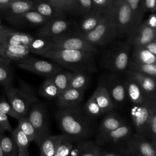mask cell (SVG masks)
I'll use <instances>...</instances> for the list:
<instances>
[{
    "instance_id": "obj_1",
    "label": "cell",
    "mask_w": 156,
    "mask_h": 156,
    "mask_svg": "<svg viewBox=\"0 0 156 156\" xmlns=\"http://www.w3.org/2000/svg\"><path fill=\"white\" fill-rule=\"evenodd\" d=\"M55 116L60 130L72 140H83L96 131L93 119L87 116L79 105L58 109Z\"/></svg>"
},
{
    "instance_id": "obj_2",
    "label": "cell",
    "mask_w": 156,
    "mask_h": 156,
    "mask_svg": "<svg viewBox=\"0 0 156 156\" xmlns=\"http://www.w3.org/2000/svg\"><path fill=\"white\" fill-rule=\"evenodd\" d=\"M94 55V53L85 51L51 48L41 56L48 58L73 71L90 73L96 71Z\"/></svg>"
},
{
    "instance_id": "obj_3",
    "label": "cell",
    "mask_w": 156,
    "mask_h": 156,
    "mask_svg": "<svg viewBox=\"0 0 156 156\" xmlns=\"http://www.w3.org/2000/svg\"><path fill=\"white\" fill-rule=\"evenodd\" d=\"M19 83L18 88L9 85L3 87V89L15 111L20 117H23L27 115L30 105L38 98L28 84L21 80H19Z\"/></svg>"
},
{
    "instance_id": "obj_4",
    "label": "cell",
    "mask_w": 156,
    "mask_h": 156,
    "mask_svg": "<svg viewBox=\"0 0 156 156\" xmlns=\"http://www.w3.org/2000/svg\"><path fill=\"white\" fill-rule=\"evenodd\" d=\"M88 43L96 46H105L118 36L113 16L107 9L101 22L90 32L81 35Z\"/></svg>"
},
{
    "instance_id": "obj_5",
    "label": "cell",
    "mask_w": 156,
    "mask_h": 156,
    "mask_svg": "<svg viewBox=\"0 0 156 156\" xmlns=\"http://www.w3.org/2000/svg\"><path fill=\"white\" fill-rule=\"evenodd\" d=\"M27 116L35 130L34 141L40 146L41 143L51 135L47 110L44 105L37 99L30 105Z\"/></svg>"
},
{
    "instance_id": "obj_6",
    "label": "cell",
    "mask_w": 156,
    "mask_h": 156,
    "mask_svg": "<svg viewBox=\"0 0 156 156\" xmlns=\"http://www.w3.org/2000/svg\"><path fill=\"white\" fill-rule=\"evenodd\" d=\"M130 44L117 43L107 51L102 57V64L107 69L115 73H125L130 59Z\"/></svg>"
},
{
    "instance_id": "obj_7",
    "label": "cell",
    "mask_w": 156,
    "mask_h": 156,
    "mask_svg": "<svg viewBox=\"0 0 156 156\" xmlns=\"http://www.w3.org/2000/svg\"><path fill=\"white\" fill-rule=\"evenodd\" d=\"M108 10L113 16L118 35H127L132 25V14L129 4L124 0H115Z\"/></svg>"
},
{
    "instance_id": "obj_8",
    "label": "cell",
    "mask_w": 156,
    "mask_h": 156,
    "mask_svg": "<svg viewBox=\"0 0 156 156\" xmlns=\"http://www.w3.org/2000/svg\"><path fill=\"white\" fill-rule=\"evenodd\" d=\"M17 66L24 70L45 77H50L62 69L54 63L32 57L29 55L18 61Z\"/></svg>"
},
{
    "instance_id": "obj_9",
    "label": "cell",
    "mask_w": 156,
    "mask_h": 156,
    "mask_svg": "<svg viewBox=\"0 0 156 156\" xmlns=\"http://www.w3.org/2000/svg\"><path fill=\"white\" fill-rule=\"evenodd\" d=\"M121 152L129 156H156V147L144 135L137 133L127 138L126 147Z\"/></svg>"
},
{
    "instance_id": "obj_10",
    "label": "cell",
    "mask_w": 156,
    "mask_h": 156,
    "mask_svg": "<svg viewBox=\"0 0 156 156\" xmlns=\"http://www.w3.org/2000/svg\"><path fill=\"white\" fill-rule=\"evenodd\" d=\"M155 109V98H149L142 104L135 105L132 109L131 116L137 133L145 135L147 122Z\"/></svg>"
},
{
    "instance_id": "obj_11",
    "label": "cell",
    "mask_w": 156,
    "mask_h": 156,
    "mask_svg": "<svg viewBox=\"0 0 156 156\" xmlns=\"http://www.w3.org/2000/svg\"><path fill=\"white\" fill-rule=\"evenodd\" d=\"M52 48L77 50L96 54L98 51L96 47L88 43L80 36H71L65 34L51 39Z\"/></svg>"
},
{
    "instance_id": "obj_12",
    "label": "cell",
    "mask_w": 156,
    "mask_h": 156,
    "mask_svg": "<svg viewBox=\"0 0 156 156\" xmlns=\"http://www.w3.org/2000/svg\"><path fill=\"white\" fill-rule=\"evenodd\" d=\"M70 26L69 22L62 18H55L49 20L43 24L36 35L38 37L52 39L55 37L64 34Z\"/></svg>"
},
{
    "instance_id": "obj_13",
    "label": "cell",
    "mask_w": 156,
    "mask_h": 156,
    "mask_svg": "<svg viewBox=\"0 0 156 156\" xmlns=\"http://www.w3.org/2000/svg\"><path fill=\"white\" fill-rule=\"evenodd\" d=\"M155 40V30L146 23H141L127 35V43L133 46H143Z\"/></svg>"
},
{
    "instance_id": "obj_14",
    "label": "cell",
    "mask_w": 156,
    "mask_h": 156,
    "mask_svg": "<svg viewBox=\"0 0 156 156\" xmlns=\"http://www.w3.org/2000/svg\"><path fill=\"white\" fill-rule=\"evenodd\" d=\"M130 126L125 123L121 126L105 133L98 134L96 143L104 145L110 143H116L129 138L132 135Z\"/></svg>"
},
{
    "instance_id": "obj_15",
    "label": "cell",
    "mask_w": 156,
    "mask_h": 156,
    "mask_svg": "<svg viewBox=\"0 0 156 156\" xmlns=\"http://www.w3.org/2000/svg\"><path fill=\"white\" fill-rule=\"evenodd\" d=\"M6 20L10 24L18 26H37L44 24L49 20L34 10H29L20 15L7 18Z\"/></svg>"
},
{
    "instance_id": "obj_16",
    "label": "cell",
    "mask_w": 156,
    "mask_h": 156,
    "mask_svg": "<svg viewBox=\"0 0 156 156\" xmlns=\"http://www.w3.org/2000/svg\"><path fill=\"white\" fill-rule=\"evenodd\" d=\"M84 91L69 87L60 93L57 98V104L59 109L72 108L79 105L83 100Z\"/></svg>"
},
{
    "instance_id": "obj_17",
    "label": "cell",
    "mask_w": 156,
    "mask_h": 156,
    "mask_svg": "<svg viewBox=\"0 0 156 156\" xmlns=\"http://www.w3.org/2000/svg\"><path fill=\"white\" fill-rule=\"evenodd\" d=\"M33 7L34 0H12L9 3L0 6V13L6 19L33 10Z\"/></svg>"
},
{
    "instance_id": "obj_18",
    "label": "cell",
    "mask_w": 156,
    "mask_h": 156,
    "mask_svg": "<svg viewBox=\"0 0 156 156\" xmlns=\"http://www.w3.org/2000/svg\"><path fill=\"white\" fill-rule=\"evenodd\" d=\"M34 37L28 34L15 31L6 27L0 35V44L24 45L27 46Z\"/></svg>"
},
{
    "instance_id": "obj_19",
    "label": "cell",
    "mask_w": 156,
    "mask_h": 156,
    "mask_svg": "<svg viewBox=\"0 0 156 156\" xmlns=\"http://www.w3.org/2000/svg\"><path fill=\"white\" fill-rule=\"evenodd\" d=\"M105 83H102L107 88L111 99L115 104L122 103L126 96L124 82H122L115 75H110Z\"/></svg>"
},
{
    "instance_id": "obj_20",
    "label": "cell",
    "mask_w": 156,
    "mask_h": 156,
    "mask_svg": "<svg viewBox=\"0 0 156 156\" xmlns=\"http://www.w3.org/2000/svg\"><path fill=\"white\" fill-rule=\"evenodd\" d=\"M125 73L127 76L133 79L148 96L155 98V77L130 70H126Z\"/></svg>"
},
{
    "instance_id": "obj_21",
    "label": "cell",
    "mask_w": 156,
    "mask_h": 156,
    "mask_svg": "<svg viewBox=\"0 0 156 156\" xmlns=\"http://www.w3.org/2000/svg\"><path fill=\"white\" fill-rule=\"evenodd\" d=\"M126 95L128 96L130 101L135 105H139L144 102L149 98L141 89L137 82L132 77L127 76L124 82Z\"/></svg>"
},
{
    "instance_id": "obj_22",
    "label": "cell",
    "mask_w": 156,
    "mask_h": 156,
    "mask_svg": "<svg viewBox=\"0 0 156 156\" xmlns=\"http://www.w3.org/2000/svg\"><path fill=\"white\" fill-rule=\"evenodd\" d=\"M30 53L27 46L24 45L0 44V57L11 61H18Z\"/></svg>"
},
{
    "instance_id": "obj_23",
    "label": "cell",
    "mask_w": 156,
    "mask_h": 156,
    "mask_svg": "<svg viewBox=\"0 0 156 156\" xmlns=\"http://www.w3.org/2000/svg\"><path fill=\"white\" fill-rule=\"evenodd\" d=\"M104 13L105 10L93 9L85 13L80 24V35H84L94 29L103 18Z\"/></svg>"
},
{
    "instance_id": "obj_24",
    "label": "cell",
    "mask_w": 156,
    "mask_h": 156,
    "mask_svg": "<svg viewBox=\"0 0 156 156\" xmlns=\"http://www.w3.org/2000/svg\"><path fill=\"white\" fill-rule=\"evenodd\" d=\"M99 105L102 115L112 111L114 107L111 97L103 84H100L92 94Z\"/></svg>"
},
{
    "instance_id": "obj_25",
    "label": "cell",
    "mask_w": 156,
    "mask_h": 156,
    "mask_svg": "<svg viewBox=\"0 0 156 156\" xmlns=\"http://www.w3.org/2000/svg\"><path fill=\"white\" fill-rule=\"evenodd\" d=\"M69 137L65 134L50 135L40 144V156H53L57 147L65 138Z\"/></svg>"
},
{
    "instance_id": "obj_26",
    "label": "cell",
    "mask_w": 156,
    "mask_h": 156,
    "mask_svg": "<svg viewBox=\"0 0 156 156\" xmlns=\"http://www.w3.org/2000/svg\"><path fill=\"white\" fill-rule=\"evenodd\" d=\"M125 121L112 111L107 113L97 128L98 134L103 133L116 129L124 124Z\"/></svg>"
},
{
    "instance_id": "obj_27",
    "label": "cell",
    "mask_w": 156,
    "mask_h": 156,
    "mask_svg": "<svg viewBox=\"0 0 156 156\" xmlns=\"http://www.w3.org/2000/svg\"><path fill=\"white\" fill-rule=\"evenodd\" d=\"M33 10L49 20L63 17L50 0H34Z\"/></svg>"
},
{
    "instance_id": "obj_28",
    "label": "cell",
    "mask_w": 156,
    "mask_h": 156,
    "mask_svg": "<svg viewBox=\"0 0 156 156\" xmlns=\"http://www.w3.org/2000/svg\"><path fill=\"white\" fill-rule=\"evenodd\" d=\"M131 60L139 63L156 64V55L143 46H133Z\"/></svg>"
},
{
    "instance_id": "obj_29",
    "label": "cell",
    "mask_w": 156,
    "mask_h": 156,
    "mask_svg": "<svg viewBox=\"0 0 156 156\" xmlns=\"http://www.w3.org/2000/svg\"><path fill=\"white\" fill-rule=\"evenodd\" d=\"M129 5L132 14V25L130 32L142 23L145 13L143 6V0H124Z\"/></svg>"
},
{
    "instance_id": "obj_30",
    "label": "cell",
    "mask_w": 156,
    "mask_h": 156,
    "mask_svg": "<svg viewBox=\"0 0 156 156\" xmlns=\"http://www.w3.org/2000/svg\"><path fill=\"white\" fill-rule=\"evenodd\" d=\"M89 74L83 71L71 72L69 87L85 91L90 81Z\"/></svg>"
},
{
    "instance_id": "obj_31",
    "label": "cell",
    "mask_w": 156,
    "mask_h": 156,
    "mask_svg": "<svg viewBox=\"0 0 156 156\" xmlns=\"http://www.w3.org/2000/svg\"><path fill=\"white\" fill-rule=\"evenodd\" d=\"M13 69L10 62L0 57V84L4 86L12 85Z\"/></svg>"
},
{
    "instance_id": "obj_32",
    "label": "cell",
    "mask_w": 156,
    "mask_h": 156,
    "mask_svg": "<svg viewBox=\"0 0 156 156\" xmlns=\"http://www.w3.org/2000/svg\"><path fill=\"white\" fill-rule=\"evenodd\" d=\"M30 52L41 55L52 48V42L49 39L37 37L34 38L27 46Z\"/></svg>"
},
{
    "instance_id": "obj_33",
    "label": "cell",
    "mask_w": 156,
    "mask_h": 156,
    "mask_svg": "<svg viewBox=\"0 0 156 156\" xmlns=\"http://www.w3.org/2000/svg\"><path fill=\"white\" fill-rule=\"evenodd\" d=\"M71 77V72L61 69L51 77L60 93L69 87Z\"/></svg>"
},
{
    "instance_id": "obj_34",
    "label": "cell",
    "mask_w": 156,
    "mask_h": 156,
    "mask_svg": "<svg viewBox=\"0 0 156 156\" xmlns=\"http://www.w3.org/2000/svg\"><path fill=\"white\" fill-rule=\"evenodd\" d=\"M38 93L43 97L48 99L57 98L60 94V91L54 83L51 77H46L39 88Z\"/></svg>"
},
{
    "instance_id": "obj_35",
    "label": "cell",
    "mask_w": 156,
    "mask_h": 156,
    "mask_svg": "<svg viewBox=\"0 0 156 156\" xmlns=\"http://www.w3.org/2000/svg\"><path fill=\"white\" fill-rule=\"evenodd\" d=\"M127 70L139 72L156 77V64L139 63L129 59Z\"/></svg>"
},
{
    "instance_id": "obj_36",
    "label": "cell",
    "mask_w": 156,
    "mask_h": 156,
    "mask_svg": "<svg viewBox=\"0 0 156 156\" xmlns=\"http://www.w3.org/2000/svg\"><path fill=\"white\" fill-rule=\"evenodd\" d=\"M0 143L4 156H17L18 147L11 137L0 133Z\"/></svg>"
},
{
    "instance_id": "obj_37",
    "label": "cell",
    "mask_w": 156,
    "mask_h": 156,
    "mask_svg": "<svg viewBox=\"0 0 156 156\" xmlns=\"http://www.w3.org/2000/svg\"><path fill=\"white\" fill-rule=\"evenodd\" d=\"M62 16L66 13L75 14L76 0H50Z\"/></svg>"
},
{
    "instance_id": "obj_38",
    "label": "cell",
    "mask_w": 156,
    "mask_h": 156,
    "mask_svg": "<svg viewBox=\"0 0 156 156\" xmlns=\"http://www.w3.org/2000/svg\"><path fill=\"white\" fill-rule=\"evenodd\" d=\"M18 123L17 126L27 136L30 142L34 141L35 136V130L27 116L21 117L19 119H18Z\"/></svg>"
},
{
    "instance_id": "obj_39",
    "label": "cell",
    "mask_w": 156,
    "mask_h": 156,
    "mask_svg": "<svg viewBox=\"0 0 156 156\" xmlns=\"http://www.w3.org/2000/svg\"><path fill=\"white\" fill-rule=\"evenodd\" d=\"M83 112L87 116L91 119L98 118L102 115L100 108L93 95H91L86 102Z\"/></svg>"
},
{
    "instance_id": "obj_40",
    "label": "cell",
    "mask_w": 156,
    "mask_h": 156,
    "mask_svg": "<svg viewBox=\"0 0 156 156\" xmlns=\"http://www.w3.org/2000/svg\"><path fill=\"white\" fill-rule=\"evenodd\" d=\"M18 147L20 149H28L29 143H30L27 136L17 126L11 132V136Z\"/></svg>"
},
{
    "instance_id": "obj_41",
    "label": "cell",
    "mask_w": 156,
    "mask_h": 156,
    "mask_svg": "<svg viewBox=\"0 0 156 156\" xmlns=\"http://www.w3.org/2000/svg\"><path fill=\"white\" fill-rule=\"evenodd\" d=\"M102 151L95 143L87 141L83 143L79 156H101Z\"/></svg>"
},
{
    "instance_id": "obj_42",
    "label": "cell",
    "mask_w": 156,
    "mask_h": 156,
    "mask_svg": "<svg viewBox=\"0 0 156 156\" xmlns=\"http://www.w3.org/2000/svg\"><path fill=\"white\" fill-rule=\"evenodd\" d=\"M145 135L151 139L152 144L156 147V109L152 113L147 124Z\"/></svg>"
},
{
    "instance_id": "obj_43",
    "label": "cell",
    "mask_w": 156,
    "mask_h": 156,
    "mask_svg": "<svg viewBox=\"0 0 156 156\" xmlns=\"http://www.w3.org/2000/svg\"><path fill=\"white\" fill-rule=\"evenodd\" d=\"M0 112L6 115L10 116L17 120L21 118L20 116L15 111L9 101L6 99L4 96H2L0 98Z\"/></svg>"
},
{
    "instance_id": "obj_44",
    "label": "cell",
    "mask_w": 156,
    "mask_h": 156,
    "mask_svg": "<svg viewBox=\"0 0 156 156\" xmlns=\"http://www.w3.org/2000/svg\"><path fill=\"white\" fill-rule=\"evenodd\" d=\"M72 141L69 137L63 140L57 147L53 156H68L73 148Z\"/></svg>"
},
{
    "instance_id": "obj_45",
    "label": "cell",
    "mask_w": 156,
    "mask_h": 156,
    "mask_svg": "<svg viewBox=\"0 0 156 156\" xmlns=\"http://www.w3.org/2000/svg\"><path fill=\"white\" fill-rule=\"evenodd\" d=\"M93 9L91 0H76L75 13L85 14Z\"/></svg>"
},
{
    "instance_id": "obj_46",
    "label": "cell",
    "mask_w": 156,
    "mask_h": 156,
    "mask_svg": "<svg viewBox=\"0 0 156 156\" xmlns=\"http://www.w3.org/2000/svg\"><path fill=\"white\" fill-rule=\"evenodd\" d=\"M12 132V127L9 122L7 115L0 112V133L4 132Z\"/></svg>"
},
{
    "instance_id": "obj_47",
    "label": "cell",
    "mask_w": 156,
    "mask_h": 156,
    "mask_svg": "<svg viewBox=\"0 0 156 156\" xmlns=\"http://www.w3.org/2000/svg\"><path fill=\"white\" fill-rule=\"evenodd\" d=\"M91 1L93 5V9L101 10H105L108 9L113 2L110 0H91Z\"/></svg>"
},
{
    "instance_id": "obj_48",
    "label": "cell",
    "mask_w": 156,
    "mask_h": 156,
    "mask_svg": "<svg viewBox=\"0 0 156 156\" xmlns=\"http://www.w3.org/2000/svg\"><path fill=\"white\" fill-rule=\"evenodd\" d=\"M143 6L145 12L155 13L156 10L155 0H143Z\"/></svg>"
},
{
    "instance_id": "obj_49",
    "label": "cell",
    "mask_w": 156,
    "mask_h": 156,
    "mask_svg": "<svg viewBox=\"0 0 156 156\" xmlns=\"http://www.w3.org/2000/svg\"><path fill=\"white\" fill-rule=\"evenodd\" d=\"M146 24L152 29H156V17L155 13H152L149 16L148 19L146 21Z\"/></svg>"
},
{
    "instance_id": "obj_50",
    "label": "cell",
    "mask_w": 156,
    "mask_h": 156,
    "mask_svg": "<svg viewBox=\"0 0 156 156\" xmlns=\"http://www.w3.org/2000/svg\"><path fill=\"white\" fill-rule=\"evenodd\" d=\"M147 50H148L151 53L154 54V55H156V41L155 40H154L146 44L143 46Z\"/></svg>"
},
{
    "instance_id": "obj_51",
    "label": "cell",
    "mask_w": 156,
    "mask_h": 156,
    "mask_svg": "<svg viewBox=\"0 0 156 156\" xmlns=\"http://www.w3.org/2000/svg\"><path fill=\"white\" fill-rule=\"evenodd\" d=\"M101 156H129L124 154H120V153H116V152H102Z\"/></svg>"
},
{
    "instance_id": "obj_52",
    "label": "cell",
    "mask_w": 156,
    "mask_h": 156,
    "mask_svg": "<svg viewBox=\"0 0 156 156\" xmlns=\"http://www.w3.org/2000/svg\"><path fill=\"white\" fill-rule=\"evenodd\" d=\"M17 156H29V152L28 149H20L18 148V152Z\"/></svg>"
},
{
    "instance_id": "obj_53",
    "label": "cell",
    "mask_w": 156,
    "mask_h": 156,
    "mask_svg": "<svg viewBox=\"0 0 156 156\" xmlns=\"http://www.w3.org/2000/svg\"><path fill=\"white\" fill-rule=\"evenodd\" d=\"M12 0H0V6L5 5Z\"/></svg>"
},
{
    "instance_id": "obj_54",
    "label": "cell",
    "mask_w": 156,
    "mask_h": 156,
    "mask_svg": "<svg viewBox=\"0 0 156 156\" xmlns=\"http://www.w3.org/2000/svg\"><path fill=\"white\" fill-rule=\"evenodd\" d=\"M5 28V26H4L3 25H1V26H0V35H1V34H2V32H3V30H4V29Z\"/></svg>"
},
{
    "instance_id": "obj_55",
    "label": "cell",
    "mask_w": 156,
    "mask_h": 156,
    "mask_svg": "<svg viewBox=\"0 0 156 156\" xmlns=\"http://www.w3.org/2000/svg\"><path fill=\"white\" fill-rule=\"evenodd\" d=\"M0 156H4L2 149V147L1 146V143H0Z\"/></svg>"
},
{
    "instance_id": "obj_56",
    "label": "cell",
    "mask_w": 156,
    "mask_h": 156,
    "mask_svg": "<svg viewBox=\"0 0 156 156\" xmlns=\"http://www.w3.org/2000/svg\"><path fill=\"white\" fill-rule=\"evenodd\" d=\"M1 25H2V23H1V19H0V26H1Z\"/></svg>"
},
{
    "instance_id": "obj_57",
    "label": "cell",
    "mask_w": 156,
    "mask_h": 156,
    "mask_svg": "<svg viewBox=\"0 0 156 156\" xmlns=\"http://www.w3.org/2000/svg\"><path fill=\"white\" fill-rule=\"evenodd\" d=\"M110 1H112V2H113V1H115V0H110Z\"/></svg>"
}]
</instances>
